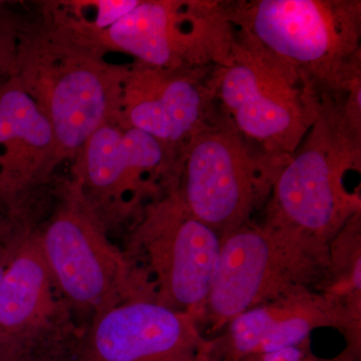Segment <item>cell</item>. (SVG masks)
Returning <instances> with one entry per match:
<instances>
[{"label":"cell","mask_w":361,"mask_h":361,"mask_svg":"<svg viewBox=\"0 0 361 361\" xmlns=\"http://www.w3.org/2000/svg\"><path fill=\"white\" fill-rule=\"evenodd\" d=\"M212 85L222 120L272 156L293 155L324 106L307 75L236 30L227 59L214 66Z\"/></svg>","instance_id":"6da1fadb"},{"label":"cell","mask_w":361,"mask_h":361,"mask_svg":"<svg viewBox=\"0 0 361 361\" xmlns=\"http://www.w3.org/2000/svg\"><path fill=\"white\" fill-rule=\"evenodd\" d=\"M225 6L237 32L316 85L346 90L360 77V2L256 0Z\"/></svg>","instance_id":"7a4b0ae2"},{"label":"cell","mask_w":361,"mask_h":361,"mask_svg":"<svg viewBox=\"0 0 361 361\" xmlns=\"http://www.w3.org/2000/svg\"><path fill=\"white\" fill-rule=\"evenodd\" d=\"M357 169L360 130L344 110L324 102L322 115L275 180L270 223L324 243L360 210V198L345 184Z\"/></svg>","instance_id":"3957f363"},{"label":"cell","mask_w":361,"mask_h":361,"mask_svg":"<svg viewBox=\"0 0 361 361\" xmlns=\"http://www.w3.org/2000/svg\"><path fill=\"white\" fill-rule=\"evenodd\" d=\"M37 233L54 284L73 312L92 318L132 299H154L144 278L109 238L104 221L77 187Z\"/></svg>","instance_id":"277c9868"},{"label":"cell","mask_w":361,"mask_h":361,"mask_svg":"<svg viewBox=\"0 0 361 361\" xmlns=\"http://www.w3.org/2000/svg\"><path fill=\"white\" fill-rule=\"evenodd\" d=\"M184 149L180 200L221 238L249 223L290 158L265 153L220 116Z\"/></svg>","instance_id":"5b68a950"},{"label":"cell","mask_w":361,"mask_h":361,"mask_svg":"<svg viewBox=\"0 0 361 361\" xmlns=\"http://www.w3.org/2000/svg\"><path fill=\"white\" fill-rule=\"evenodd\" d=\"M222 238L173 194L149 207L123 249L157 302L198 320L219 261Z\"/></svg>","instance_id":"8992f818"},{"label":"cell","mask_w":361,"mask_h":361,"mask_svg":"<svg viewBox=\"0 0 361 361\" xmlns=\"http://www.w3.org/2000/svg\"><path fill=\"white\" fill-rule=\"evenodd\" d=\"M322 244L268 223L250 222L222 237L204 311L216 326L244 311L303 289Z\"/></svg>","instance_id":"52a82bcc"},{"label":"cell","mask_w":361,"mask_h":361,"mask_svg":"<svg viewBox=\"0 0 361 361\" xmlns=\"http://www.w3.org/2000/svg\"><path fill=\"white\" fill-rule=\"evenodd\" d=\"M73 314L28 227L0 285V361L73 360Z\"/></svg>","instance_id":"ba28073f"},{"label":"cell","mask_w":361,"mask_h":361,"mask_svg":"<svg viewBox=\"0 0 361 361\" xmlns=\"http://www.w3.org/2000/svg\"><path fill=\"white\" fill-rule=\"evenodd\" d=\"M111 44L142 65L199 68L222 65L234 42L224 4L140 1L106 32Z\"/></svg>","instance_id":"9c48e42d"},{"label":"cell","mask_w":361,"mask_h":361,"mask_svg":"<svg viewBox=\"0 0 361 361\" xmlns=\"http://www.w3.org/2000/svg\"><path fill=\"white\" fill-rule=\"evenodd\" d=\"M209 348L193 316L137 298L92 316L73 361H196Z\"/></svg>","instance_id":"30bf717a"},{"label":"cell","mask_w":361,"mask_h":361,"mask_svg":"<svg viewBox=\"0 0 361 361\" xmlns=\"http://www.w3.org/2000/svg\"><path fill=\"white\" fill-rule=\"evenodd\" d=\"M213 68H161L141 63L123 80V126L146 133L166 148L186 146L218 118Z\"/></svg>","instance_id":"8fae6325"},{"label":"cell","mask_w":361,"mask_h":361,"mask_svg":"<svg viewBox=\"0 0 361 361\" xmlns=\"http://www.w3.org/2000/svg\"><path fill=\"white\" fill-rule=\"evenodd\" d=\"M44 75L37 101L51 122L56 149L77 152L111 122L115 104L120 106L123 80L116 84L97 61L71 56Z\"/></svg>","instance_id":"7c38bea8"},{"label":"cell","mask_w":361,"mask_h":361,"mask_svg":"<svg viewBox=\"0 0 361 361\" xmlns=\"http://www.w3.org/2000/svg\"><path fill=\"white\" fill-rule=\"evenodd\" d=\"M338 319L334 303L301 289L233 318L224 336L210 342V355L216 361H239L300 345L313 330Z\"/></svg>","instance_id":"4fadbf2b"},{"label":"cell","mask_w":361,"mask_h":361,"mask_svg":"<svg viewBox=\"0 0 361 361\" xmlns=\"http://www.w3.org/2000/svg\"><path fill=\"white\" fill-rule=\"evenodd\" d=\"M77 184L85 200L118 201L140 190L145 176L167 163L168 148L151 135L111 122L85 142Z\"/></svg>","instance_id":"5bb4252c"},{"label":"cell","mask_w":361,"mask_h":361,"mask_svg":"<svg viewBox=\"0 0 361 361\" xmlns=\"http://www.w3.org/2000/svg\"><path fill=\"white\" fill-rule=\"evenodd\" d=\"M56 149L39 102L16 75L0 84V203L16 206L18 193L37 177L40 157Z\"/></svg>","instance_id":"9a60e30c"},{"label":"cell","mask_w":361,"mask_h":361,"mask_svg":"<svg viewBox=\"0 0 361 361\" xmlns=\"http://www.w3.org/2000/svg\"><path fill=\"white\" fill-rule=\"evenodd\" d=\"M28 227L16 219V211L7 217L0 214V285Z\"/></svg>","instance_id":"2e32d148"},{"label":"cell","mask_w":361,"mask_h":361,"mask_svg":"<svg viewBox=\"0 0 361 361\" xmlns=\"http://www.w3.org/2000/svg\"><path fill=\"white\" fill-rule=\"evenodd\" d=\"M14 68H16V54L13 26L6 14L0 9V84L9 78L6 75L13 77Z\"/></svg>","instance_id":"e0dca14e"},{"label":"cell","mask_w":361,"mask_h":361,"mask_svg":"<svg viewBox=\"0 0 361 361\" xmlns=\"http://www.w3.org/2000/svg\"><path fill=\"white\" fill-rule=\"evenodd\" d=\"M137 0H99L94 2L96 18L94 25L97 28L108 30L123 16L132 11L139 4Z\"/></svg>","instance_id":"ac0fdd59"},{"label":"cell","mask_w":361,"mask_h":361,"mask_svg":"<svg viewBox=\"0 0 361 361\" xmlns=\"http://www.w3.org/2000/svg\"><path fill=\"white\" fill-rule=\"evenodd\" d=\"M356 356L353 355L351 353H343V355L337 356L336 358L332 360H323V358L317 357L311 353L310 346H305L299 353L298 356H296L295 360L293 361H355Z\"/></svg>","instance_id":"d6986e66"},{"label":"cell","mask_w":361,"mask_h":361,"mask_svg":"<svg viewBox=\"0 0 361 361\" xmlns=\"http://www.w3.org/2000/svg\"><path fill=\"white\" fill-rule=\"evenodd\" d=\"M196 361H216L214 360L212 356L210 355V353L209 351H207V353H204V355H202L200 357L198 358Z\"/></svg>","instance_id":"ffe728a7"},{"label":"cell","mask_w":361,"mask_h":361,"mask_svg":"<svg viewBox=\"0 0 361 361\" xmlns=\"http://www.w3.org/2000/svg\"><path fill=\"white\" fill-rule=\"evenodd\" d=\"M39 361H73L71 360H65V358H51V360H42Z\"/></svg>","instance_id":"44dd1931"},{"label":"cell","mask_w":361,"mask_h":361,"mask_svg":"<svg viewBox=\"0 0 361 361\" xmlns=\"http://www.w3.org/2000/svg\"><path fill=\"white\" fill-rule=\"evenodd\" d=\"M0 208H1V203H0Z\"/></svg>","instance_id":"7402d4cb"}]
</instances>
